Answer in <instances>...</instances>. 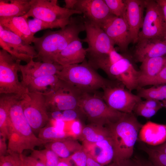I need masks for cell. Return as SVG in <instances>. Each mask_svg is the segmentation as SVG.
<instances>
[{
	"label": "cell",
	"instance_id": "obj_52",
	"mask_svg": "<svg viewBox=\"0 0 166 166\" xmlns=\"http://www.w3.org/2000/svg\"><path fill=\"white\" fill-rule=\"evenodd\" d=\"M157 87L164 97V100H166V85H159Z\"/></svg>",
	"mask_w": 166,
	"mask_h": 166
},
{
	"label": "cell",
	"instance_id": "obj_39",
	"mask_svg": "<svg viewBox=\"0 0 166 166\" xmlns=\"http://www.w3.org/2000/svg\"><path fill=\"white\" fill-rule=\"evenodd\" d=\"M79 115L83 116L79 108L64 111L62 113V120L66 121H75L78 120Z\"/></svg>",
	"mask_w": 166,
	"mask_h": 166
},
{
	"label": "cell",
	"instance_id": "obj_32",
	"mask_svg": "<svg viewBox=\"0 0 166 166\" xmlns=\"http://www.w3.org/2000/svg\"><path fill=\"white\" fill-rule=\"evenodd\" d=\"M110 13L116 17L124 18L126 9L124 0H104Z\"/></svg>",
	"mask_w": 166,
	"mask_h": 166
},
{
	"label": "cell",
	"instance_id": "obj_3",
	"mask_svg": "<svg viewBox=\"0 0 166 166\" xmlns=\"http://www.w3.org/2000/svg\"><path fill=\"white\" fill-rule=\"evenodd\" d=\"M56 75L81 93H95L99 89H103L120 83L102 77L86 59L80 64L63 66Z\"/></svg>",
	"mask_w": 166,
	"mask_h": 166
},
{
	"label": "cell",
	"instance_id": "obj_48",
	"mask_svg": "<svg viewBox=\"0 0 166 166\" xmlns=\"http://www.w3.org/2000/svg\"><path fill=\"white\" fill-rule=\"evenodd\" d=\"M149 147L160 152L166 154V142L160 145Z\"/></svg>",
	"mask_w": 166,
	"mask_h": 166
},
{
	"label": "cell",
	"instance_id": "obj_45",
	"mask_svg": "<svg viewBox=\"0 0 166 166\" xmlns=\"http://www.w3.org/2000/svg\"><path fill=\"white\" fill-rule=\"evenodd\" d=\"M52 126L61 131H64L65 126L64 121L62 119H52Z\"/></svg>",
	"mask_w": 166,
	"mask_h": 166
},
{
	"label": "cell",
	"instance_id": "obj_17",
	"mask_svg": "<svg viewBox=\"0 0 166 166\" xmlns=\"http://www.w3.org/2000/svg\"><path fill=\"white\" fill-rule=\"evenodd\" d=\"M32 58L26 64L20 65V71L22 77L21 82L25 86L26 84L33 79L56 75L63 68V66L56 62L49 63L35 61Z\"/></svg>",
	"mask_w": 166,
	"mask_h": 166
},
{
	"label": "cell",
	"instance_id": "obj_53",
	"mask_svg": "<svg viewBox=\"0 0 166 166\" xmlns=\"http://www.w3.org/2000/svg\"><path fill=\"white\" fill-rule=\"evenodd\" d=\"M51 113V116L52 119L62 120V113L61 111H56Z\"/></svg>",
	"mask_w": 166,
	"mask_h": 166
},
{
	"label": "cell",
	"instance_id": "obj_38",
	"mask_svg": "<svg viewBox=\"0 0 166 166\" xmlns=\"http://www.w3.org/2000/svg\"><path fill=\"white\" fill-rule=\"evenodd\" d=\"M166 85V65L154 78L147 82L144 86Z\"/></svg>",
	"mask_w": 166,
	"mask_h": 166
},
{
	"label": "cell",
	"instance_id": "obj_30",
	"mask_svg": "<svg viewBox=\"0 0 166 166\" xmlns=\"http://www.w3.org/2000/svg\"><path fill=\"white\" fill-rule=\"evenodd\" d=\"M31 156L46 166H57L60 158L53 151L46 148L40 150L34 149L32 151Z\"/></svg>",
	"mask_w": 166,
	"mask_h": 166
},
{
	"label": "cell",
	"instance_id": "obj_1",
	"mask_svg": "<svg viewBox=\"0 0 166 166\" xmlns=\"http://www.w3.org/2000/svg\"><path fill=\"white\" fill-rule=\"evenodd\" d=\"M85 31L83 16L72 17L63 28L46 32L41 37L35 38L33 43L38 61L53 63L56 56L71 42L78 38Z\"/></svg>",
	"mask_w": 166,
	"mask_h": 166
},
{
	"label": "cell",
	"instance_id": "obj_4",
	"mask_svg": "<svg viewBox=\"0 0 166 166\" xmlns=\"http://www.w3.org/2000/svg\"><path fill=\"white\" fill-rule=\"evenodd\" d=\"M143 125L132 113H124L117 121L105 126L109 131L113 142V161L131 158Z\"/></svg>",
	"mask_w": 166,
	"mask_h": 166
},
{
	"label": "cell",
	"instance_id": "obj_37",
	"mask_svg": "<svg viewBox=\"0 0 166 166\" xmlns=\"http://www.w3.org/2000/svg\"><path fill=\"white\" fill-rule=\"evenodd\" d=\"M141 101L136 105L133 111L137 116L149 118L154 115L158 111L156 109L147 108L142 103Z\"/></svg>",
	"mask_w": 166,
	"mask_h": 166
},
{
	"label": "cell",
	"instance_id": "obj_5",
	"mask_svg": "<svg viewBox=\"0 0 166 166\" xmlns=\"http://www.w3.org/2000/svg\"><path fill=\"white\" fill-rule=\"evenodd\" d=\"M78 108L89 123L104 126L117 121L124 113L110 107L95 93H82Z\"/></svg>",
	"mask_w": 166,
	"mask_h": 166
},
{
	"label": "cell",
	"instance_id": "obj_26",
	"mask_svg": "<svg viewBox=\"0 0 166 166\" xmlns=\"http://www.w3.org/2000/svg\"><path fill=\"white\" fill-rule=\"evenodd\" d=\"M31 6V0H0V17L23 16Z\"/></svg>",
	"mask_w": 166,
	"mask_h": 166
},
{
	"label": "cell",
	"instance_id": "obj_55",
	"mask_svg": "<svg viewBox=\"0 0 166 166\" xmlns=\"http://www.w3.org/2000/svg\"><path fill=\"white\" fill-rule=\"evenodd\" d=\"M163 40L166 42V30L164 33Z\"/></svg>",
	"mask_w": 166,
	"mask_h": 166
},
{
	"label": "cell",
	"instance_id": "obj_51",
	"mask_svg": "<svg viewBox=\"0 0 166 166\" xmlns=\"http://www.w3.org/2000/svg\"><path fill=\"white\" fill-rule=\"evenodd\" d=\"M57 166H73L68 158H60Z\"/></svg>",
	"mask_w": 166,
	"mask_h": 166
},
{
	"label": "cell",
	"instance_id": "obj_49",
	"mask_svg": "<svg viewBox=\"0 0 166 166\" xmlns=\"http://www.w3.org/2000/svg\"><path fill=\"white\" fill-rule=\"evenodd\" d=\"M77 1L78 0H65V7L69 9L73 10L74 7Z\"/></svg>",
	"mask_w": 166,
	"mask_h": 166
},
{
	"label": "cell",
	"instance_id": "obj_29",
	"mask_svg": "<svg viewBox=\"0 0 166 166\" xmlns=\"http://www.w3.org/2000/svg\"><path fill=\"white\" fill-rule=\"evenodd\" d=\"M72 137L64 131H61L52 126L42 128L38 133V137L41 139L49 142L61 140Z\"/></svg>",
	"mask_w": 166,
	"mask_h": 166
},
{
	"label": "cell",
	"instance_id": "obj_23",
	"mask_svg": "<svg viewBox=\"0 0 166 166\" xmlns=\"http://www.w3.org/2000/svg\"><path fill=\"white\" fill-rule=\"evenodd\" d=\"M140 67L138 78L139 88L155 77L166 65V56L151 58L143 61Z\"/></svg>",
	"mask_w": 166,
	"mask_h": 166
},
{
	"label": "cell",
	"instance_id": "obj_47",
	"mask_svg": "<svg viewBox=\"0 0 166 166\" xmlns=\"http://www.w3.org/2000/svg\"><path fill=\"white\" fill-rule=\"evenodd\" d=\"M156 1L161 10L166 25V0H156Z\"/></svg>",
	"mask_w": 166,
	"mask_h": 166
},
{
	"label": "cell",
	"instance_id": "obj_33",
	"mask_svg": "<svg viewBox=\"0 0 166 166\" xmlns=\"http://www.w3.org/2000/svg\"><path fill=\"white\" fill-rule=\"evenodd\" d=\"M22 160V154L8 152L0 156V166H20Z\"/></svg>",
	"mask_w": 166,
	"mask_h": 166
},
{
	"label": "cell",
	"instance_id": "obj_34",
	"mask_svg": "<svg viewBox=\"0 0 166 166\" xmlns=\"http://www.w3.org/2000/svg\"><path fill=\"white\" fill-rule=\"evenodd\" d=\"M137 90V95L141 98L146 99H153L160 101L164 100V97L157 86H153L148 89L140 87Z\"/></svg>",
	"mask_w": 166,
	"mask_h": 166
},
{
	"label": "cell",
	"instance_id": "obj_19",
	"mask_svg": "<svg viewBox=\"0 0 166 166\" xmlns=\"http://www.w3.org/2000/svg\"><path fill=\"white\" fill-rule=\"evenodd\" d=\"M82 145L94 160L105 166L113 161L114 151L111 137L95 143L82 141Z\"/></svg>",
	"mask_w": 166,
	"mask_h": 166
},
{
	"label": "cell",
	"instance_id": "obj_41",
	"mask_svg": "<svg viewBox=\"0 0 166 166\" xmlns=\"http://www.w3.org/2000/svg\"><path fill=\"white\" fill-rule=\"evenodd\" d=\"M142 103L149 108L159 110L164 107L162 102L160 101L153 99H147L145 101H142Z\"/></svg>",
	"mask_w": 166,
	"mask_h": 166
},
{
	"label": "cell",
	"instance_id": "obj_54",
	"mask_svg": "<svg viewBox=\"0 0 166 166\" xmlns=\"http://www.w3.org/2000/svg\"><path fill=\"white\" fill-rule=\"evenodd\" d=\"M20 166H29L27 163L24 160L23 158L22 154V160Z\"/></svg>",
	"mask_w": 166,
	"mask_h": 166
},
{
	"label": "cell",
	"instance_id": "obj_16",
	"mask_svg": "<svg viewBox=\"0 0 166 166\" xmlns=\"http://www.w3.org/2000/svg\"><path fill=\"white\" fill-rule=\"evenodd\" d=\"M126 5L124 18L128 26L132 42L136 43L144 18V0H124Z\"/></svg>",
	"mask_w": 166,
	"mask_h": 166
},
{
	"label": "cell",
	"instance_id": "obj_31",
	"mask_svg": "<svg viewBox=\"0 0 166 166\" xmlns=\"http://www.w3.org/2000/svg\"><path fill=\"white\" fill-rule=\"evenodd\" d=\"M142 149L148 155L149 160L155 166H166V154H164L142 144Z\"/></svg>",
	"mask_w": 166,
	"mask_h": 166
},
{
	"label": "cell",
	"instance_id": "obj_14",
	"mask_svg": "<svg viewBox=\"0 0 166 166\" xmlns=\"http://www.w3.org/2000/svg\"><path fill=\"white\" fill-rule=\"evenodd\" d=\"M103 70L109 78L119 81L131 91L139 88V71H137L130 61L125 57Z\"/></svg>",
	"mask_w": 166,
	"mask_h": 166
},
{
	"label": "cell",
	"instance_id": "obj_46",
	"mask_svg": "<svg viewBox=\"0 0 166 166\" xmlns=\"http://www.w3.org/2000/svg\"><path fill=\"white\" fill-rule=\"evenodd\" d=\"M139 166H155L149 160H148L137 156L134 157Z\"/></svg>",
	"mask_w": 166,
	"mask_h": 166
},
{
	"label": "cell",
	"instance_id": "obj_28",
	"mask_svg": "<svg viewBox=\"0 0 166 166\" xmlns=\"http://www.w3.org/2000/svg\"><path fill=\"white\" fill-rule=\"evenodd\" d=\"M110 137L109 131L106 126L89 123L83 128L79 139L82 141L95 143Z\"/></svg>",
	"mask_w": 166,
	"mask_h": 166
},
{
	"label": "cell",
	"instance_id": "obj_21",
	"mask_svg": "<svg viewBox=\"0 0 166 166\" xmlns=\"http://www.w3.org/2000/svg\"><path fill=\"white\" fill-rule=\"evenodd\" d=\"M82 42L79 38L71 42L56 56L55 62L63 66L82 63L86 59L87 52Z\"/></svg>",
	"mask_w": 166,
	"mask_h": 166
},
{
	"label": "cell",
	"instance_id": "obj_35",
	"mask_svg": "<svg viewBox=\"0 0 166 166\" xmlns=\"http://www.w3.org/2000/svg\"><path fill=\"white\" fill-rule=\"evenodd\" d=\"M28 22L30 31L34 35L36 32L42 30L57 28L51 23L35 18L28 20Z\"/></svg>",
	"mask_w": 166,
	"mask_h": 166
},
{
	"label": "cell",
	"instance_id": "obj_8",
	"mask_svg": "<svg viewBox=\"0 0 166 166\" xmlns=\"http://www.w3.org/2000/svg\"><path fill=\"white\" fill-rule=\"evenodd\" d=\"M43 94L48 112H51L78 109L82 94L60 79L53 89Z\"/></svg>",
	"mask_w": 166,
	"mask_h": 166
},
{
	"label": "cell",
	"instance_id": "obj_27",
	"mask_svg": "<svg viewBox=\"0 0 166 166\" xmlns=\"http://www.w3.org/2000/svg\"><path fill=\"white\" fill-rule=\"evenodd\" d=\"M60 80L56 75L44 76L30 81L25 85V86L29 92L45 94L53 90Z\"/></svg>",
	"mask_w": 166,
	"mask_h": 166
},
{
	"label": "cell",
	"instance_id": "obj_44",
	"mask_svg": "<svg viewBox=\"0 0 166 166\" xmlns=\"http://www.w3.org/2000/svg\"><path fill=\"white\" fill-rule=\"evenodd\" d=\"M7 138L0 135V156L8 153V145L6 143Z\"/></svg>",
	"mask_w": 166,
	"mask_h": 166
},
{
	"label": "cell",
	"instance_id": "obj_20",
	"mask_svg": "<svg viewBox=\"0 0 166 166\" xmlns=\"http://www.w3.org/2000/svg\"><path fill=\"white\" fill-rule=\"evenodd\" d=\"M134 56L142 62L148 59L166 56V42L158 39H144L138 41Z\"/></svg>",
	"mask_w": 166,
	"mask_h": 166
},
{
	"label": "cell",
	"instance_id": "obj_18",
	"mask_svg": "<svg viewBox=\"0 0 166 166\" xmlns=\"http://www.w3.org/2000/svg\"><path fill=\"white\" fill-rule=\"evenodd\" d=\"M73 10L83 17L99 25L112 14L104 0H78Z\"/></svg>",
	"mask_w": 166,
	"mask_h": 166
},
{
	"label": "cell",
	"instance_id": "obj_43",
	"mask_svg": "<svg viewBox=\"0 0 166 166\" xmlns=\"http://www.w3.org/2000/svg\"><path fill=\"white\" fill-rule=\"evenodd\" d=\"M23 158L29 166H46L40 161L31 156H27L23 155Z\"/></svg>",
	"mask_w": 166,
	"mask_h": 166
},
{
	"label": "cell",
	"instance_id": "obj_56",
	"mask_svg": "<svg viewBox=\"0 0 166 166\" xmlns=\"http://www.w3.org/2000/svg\"><path fill=\"white\" fill-rule=\"evenodd\" d=\"M164 105V107L166 109V100H164L162 101Z\"/></svg>",
	"mask_w": 166,
	"mask_h": 166
},
{
	"label": "cell",
	"instance_id": "obj_22",
	"mask_svg": "<svg viewBox=\"0 0 166 166\" xmlns=\"http://www.w3.org/2000/svg\"><path fill=\"white\" fill-rule=\"evenodd\" d=\"M27 18L24 16L0 17V25L5 29L13 32L31 44L33 43L35 37L30 30Z\"/></svg>",
	"mask_w": 166,
	"mask_h": 166
},
{
	"label": "cell",
	"instance_id": "obj_2",
	"mask_svg": "<svg viewBox=\"0 0 166 166\" xmlns=\"http://www.w3.org/2000/svg\"><path fill=\"white\" fill-rule=\"evenodd\" d=\"M21 98L12 106L8 126V152L22 154L26 150H34L36 146L49 142L37 137L23 113Z\"/></svg>",
	"mask_w": 166,
	"mask_h": 166
},
{
	"label": "cell",
	"instance_id": "obj_7",
	"mask_svg": "<svg viewBox=\"0 0 166 166\" xmlns=\"http://www.w3.org/2000/svg\"><path fill=\"white\" fill-rule=\"evenodd\" d=\"M21 61L6 50H0V93L25 96L28 89L19 81L18 72Z\"/></svg>",
	"mask_w": 166,
	"mask_h": 166
},
{
	"label": "cell",
	"instance_id": "obj_42",
	"mask_svg": "<svg viewBox=\"0 0 166 166\" xmlns=\"http://www.w3.org/2000/svg\"><path fill=\"white\" fill-rule=\"evenodd\" d=\"M83 128L81 123L78 119L74 121L71 126V130L74 135V138L79 139L81 134Z\"/></svg>",
	"mask_w": 166,
	"mask_h": 166
},
{
	"label": "cell",
	"instance_id": "obj_50",
	"mask_svg": "<svg viewBox=\"0 0 166 166\" xmlns=\"http://www.w3.org/2000/svg\"><path fill=\"white\" fill-rule=\"evenodd\" d=\"M88 154V153H87ZM86 166H105L94 160L88 154L87 161Z\"/></svg>",
	"mask_w": 166,
	"mask_h": 166
},
{
	"label": "cell",
	"instance_id": "obj_13",
	"mask_svg": "<svg viewBox=\"0 0 166 166\" xmlns=\"http://www.w3.org/2000/svg\"><path fill=\"white\" fill-rule=\"evenodd\" d=\"M0 46L2 49L21 61L28 63L37 58V53L32 46L13 32L0 25Z\"/></svg>",
	"mask_w": 166,
	"mask_h": 166
},
{
	"label": "cell",
	"instance_id": "obj_24",
	"mask_svg": "<svg viewBox=\"0 0 166 166\" xmlns=\"http://www.w3.org/2000/svg\"><path fill=\"white\" fill-rule=\"evenodd\" d=\"M24 97L12 93L0 94V135L6 137L7 139L10 109L14 103Z\"/></svg>",
	"mask_w": 166,
	"mask_h": 166
},
{
	"label": "cell",
	"instance_id": "obj_25",
	"mask_svg": "<svg viewBox=\"0 0 166 166\" xmlns=\"http://www.w3.org/2000/svg\"><path fill=\"white\" fill-rule=\"evenodd\" d=\"M45 148L53 151L60 158H67L83 148L76 139L72 137L48 142L45 144Z\"/></svg>",
	"mask_w": 166,
	"mask_h": 166
},
{
	"label": "cell",
	"instance_id": "obj_6",
	"mask_svg": "<svg viewBox=\"0 0 166 166\" xmlns=\"http://www.w3.org/2000/svg\"><path fill=\"white\" fill-rule=\"evenodd\" d=\"M57 2V0H31L30 10L24 16L41 19L62 29L69 23L73 15L82 14L75 10L61 7Z\"/></svg>",
	"mask_w": 166,
	"mask_h": 166
},
{
	"label": "cell",
	"instance_id": "obj_36",
	"mask_svg": "<svg viewBox=\"0 0 166 166\" xmlns=\"http://www.w3.org/2000/svg\"><path fill=\"white\" fill-rule=\"evenodd\" d=\"M73 166H86L88 154L83 148L67 158Z\"/></svg>",
	"mask_w": 166,
	"mask_h": 166
},
{
	"label": "cell",
	"instance_id": "obj_9",
	"mask_svg": "<svg viewBox=\"0 0 166 166\" xmlns=\"http://www.w3.org/2000/svg\"><path fill=\"white\" fill-rule=\"evenodd\" d=\"M22 106L34 133H38L49 120L44 95L38 92H29L22 100Z\"/></svg>",
	"mask_w": 166,
	"mask_h": 166
},
{
	"label": "cell",
	"instance_id": "obj_15",
	"mask_svg": "<svg viewBox=\"0 0 166 166\" xmlns=\"http://www.w3.org/2000/svg\"><path fill=\"white\" fill-rule=\"evenodd\" d=\"M99 25L121 51L127 50L132 41L128 26L124 18L111 14Z\"/></svg>",
	"mask_w": 166,
	"mask_h": 166
},
{
	"label": "cell",
	"instance_id": "obj_12",
	"mask_svg": "<svg viewBox=\"0 0 166 166\" xmlns=\"http://www.w3.org/2000/svg\"><path fill=\"white\" fill-rule=\"evenodd\" d=\"M83 17L86 37L81 41L88 44L87 54L109 53L114 48L113 42L99 25Z\"/></svg>",
	"mask_w": 166,
	"mask_h": 166
},
{
	"label": "cell",
	"instance_id": "obj_10",
	"mask_svg": "<svg viewBox=\"0 0 166 166\" xmlns=\"http://www.w3.org/2000/svg\"><path fill=\"white\" fill-rule=\"evenodd\" d=\"M144 3L145 15L138 40L150 38L163 40L166 25L161 10L156 0H144Z\"/></svg>",
	"mask_w": 166,
	"mask_h": 166
},
{
	"label": "cell",
	"instance_id": "obj_11",
	"mask_svg": "<svg viewBox=\"0 0 166 166\" xmlns=\"http://www.w3.org/2000/svg\"><path fill=\"white\" fill-rule=\"evenodd\" d=\"M125 87L121 83L107 87L103 89L102 97L112 109L123 113H132L136 105L142 100L138 95Z\"/></svg>",
	"mask_w": 166,
	"mask_h": 166
},
{
	"label": "cell",
	"instance_id": "obj_40",
	"mask_svg": "<svg viewBox=\"0 0 166 166\" xmlns=\"http://www.w3.org/2000/svg\"><path fill=\"white\" fill-rule=\"evenodd\" d=\"M105 166H139L134 158L122 160L112 162Z\"/></svg>",
	"mask_w": 166,
	"mask_h": 166
}]
</instances>
